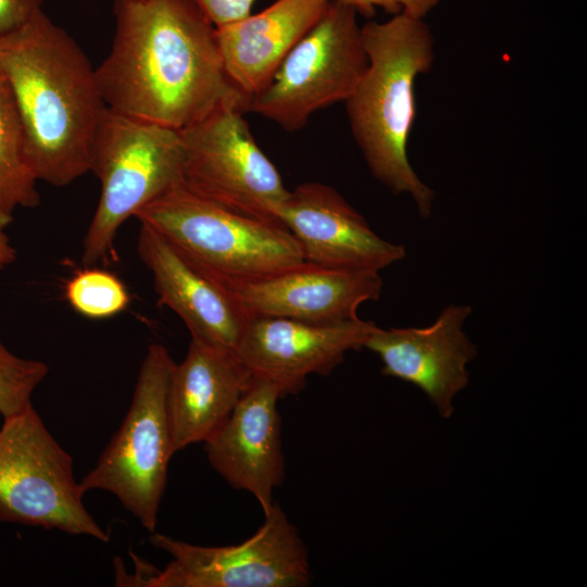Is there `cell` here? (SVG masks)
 <instances>
[{
	"instance_id": "26",
	"label": "cell",
	"mask_w": 587,
	"mask_h": 587,
	"mask_svg": "<svg viewBox=\"0 0 587 587\" xmlns=\"http://www.w3.org/2000/svg\"><path fill=\"white\" fill-rule=\"evenodd\" d=\"M12 221L11 217L7 216L0 209V222L7 226Z\"/></svg>"
},
{
	"instance_id": "6",
	"label": "cell",
	"mask_w": 587,
	"mask_h": 587,
	"mask_svg": "<svg viewBox=\"0 0 587 587\" xmlns=\"http://www.w3.org/2000/svg\"><path fill=\"white\" fill-rule=\"evenodd\" d=\"M174 363L163 345L148 347L120 428L79 480L85 494L100 489L114 495L150 533L155 532L174 454L167 409Z\"/></svg>"
},
{
	"instance_id": "16",
	"label": "cell",
	"mask_w": 587,
	"mask_h": 587,
	"mask_svg": "<svg viewBox=\"0 0 587 587\" xmlns=\"http://www.w3.org/2000/svg\"><path fill=\"white\" fill-rule=\"evenodd\" d=\"M230 290L251 316L327 324L359 317L363 303L379 299L383 280L378 272L304 263Z\"/></svg>"
},
{
	"instance_id": "20",
	"label": "cell",
	"mask_w": 587,
	"mask_h": 587,
	"mask_svg": "<svg viewBox=\"0 0 587 587\" xmlns=\"http://www.w3.org/2000/svg\"><path fill=\"white\" fill-rule=\"evenodd\" d=\"M65 298L79 314L93 320L114 316L129 303L124 283L113 273L85 266L74 274L65 285Z\"/></svg>"
},
{
	"instance_id": "27",
	"label": "cell",
	"mask_w": 587,
	"mask_h": 587,
	"mask_svg": "<svg viewBox=\"0 0 587 587\" xmlns=\"http://www.w3.org/2000/svg\"><path fill=\"white\" fill-rule=\"evenodd\" d=\"M5 78L0 67V88L5 85Z\"/></svg>"
},
{
	"instance_id": "19",
	"label": "cell",
	"mask_w": 587,
	"mask_h": 587,
	"mask_svg": "<svg viewBox=\"0 0 587 587\" xmlns=\"http://www.w3.org/2000/svg\"><path fill=\"white\" fill-rule=\"evenodd\" d=\"M38 182L25 151L23 126L5 83L0 88V209L12 218L18 208H36L40 203Z\"/></svg>"
},
{
	"instance_id": "25",
	"label": "cell",
	"mask_w": 587,
	"mask_h": 587,
	"mask_svg": "<svg viewBox=\"0 0 587 587\" xmlns=\"http://www.w3.org/2000/svg\"><path fill=\"white\" fill-rule=\"evenodd\" d=\"M4 227L0 222V270L11 264L16 257V251L4 233Z\"/></svg>"
},
{
	"instance_id": "2",
	"label": "cell",
	"mask_w": 587,
	"mask_h": 587,
	"mask_svg": "<svg viewBox=\"0 0 587 587\" xmlns=\"http://www.w3.org/2000/svg\"><path fill=\"white\" fill-rule=\"evenodd\" d=\"M0 67L37 179L62 187L89 172L93 136L107 105L77 42L40 10L0 37Z\"/></svg>"
},
{
	"instance_id": "15",
	"label": "cell",
	"mask_w": 587,
	"mask_h": 587,
	"mask_svg": "<svg viewBox=\"0 0 587 587\" xmlns=\"http://www.w3.org/2000/svg\"><path fill=\"white\" fill-rule=\"evenodd\" d=\"M137 251L152 275L159 305L175 312L192 339L236 352L251 315L230 288L145 224L140 225Z\"/></svg>"
},
{
	"instance_id": "22",
	"label": "cell",
	"mask_w": 587,
	"mask_h": 587,
	"mask_svg": "<svg viewBox=\"0 0 587 587\" xmlns=\"http://www.w3.org/2000/svg\"><path fill=\"white\" fill-rule=\"evenodd\" d=\"M351 7L358 14L372 17L377 8L385 12L397 15L404 13L412 17L424 18L440 0H338Z\"/></svg>"
},
{
	"instance_id": "4",
	"label": "cell",
	"mask_w": 587,
	"mask_h": 587,
	"mask_svg": "<svg viewBox=\"0 0 587 587\" xmlns=\"http://www.w3.org/2000/svg\"><path fill=\"white\" fill-rule=\"evenodd\" d=\"M228 288L304 264L279 222L236 212L179 184L134 215Z\"/></svg>"
},
{
	"instance_id": "17",
	"label": "cell",
	"mask_w": 587,
	"mask_h": 587,
	"mask_svg": "<svg viewBox=\"0 0 587 587\" xmlns=\"http://www.w3.org/2000/svg\"><path fill=\"white\" fill-rule=\"evenodd\" d=\"M252 380L235 351L191 338L184 360L174 363L170 377L167 409L174 453L208 440Z\"/></svg>"
},
{
	"instance_id": "12",
	"label": "cell",
	"mask_w": 587,
	"mask_h": 587,
	"mask_svg": "<svg viewBox=\"0 0 587 587\" xmlns=\"http://www.w3.org/2000/svg\"><path fill=\"white\" fill-rule=\"evenodd\" d=\"M275 217L296 238L309 264L379 273L405 257L402 245L379 237L336 189L322 183L289 190Z\"/></svg>"
},
{
	"instance_id": "13",
	"label": "cell",
	"mask_w": 587,
	"mask_h": 587,
	"mask_svg": "<svg viewBox=\"0 0 587 587\" xmlns=\"http://www.w3.org/2000/svg\"><path fill=\"white\" fill-rule=\"evenodd\" d=\"M467 304H449L425 327L375 326L364 348L382 361V373L421 389L439 414L453 413V399L469 384L466 365L477 348L464 332Z\"/></svg>"
},
{
	"instance_id": "10",
	"label": "cell",
	"mask_w": 587,
	"mask_h": 587,
	"mask_svg": "<svg viewBox=\"0 0 587 587\" xmlns=\"http://www.w3.org/2000/svg\"><path fill=\"white\" fill-rule=\"evenodd\" d=\"M240 107L226 104L178 130L183 185L236 212L278 222L288 196L283 178L257 143Z\"/></svg>"
},
{
	"instance_id": "7",
	"label": "cell",
	"mask_w": 587,
	"mask_h": 587,
	"mask_svg": "<svg viewBox=\"0 0 587 587\" xmlns=\"http://www.w3.org/2000/svg\"><path fill=\"white\" fill-rule=\"evenodd\" d=\"M72 457L47 429L33 404L0 427V522L102 542L109 534L86 509Z\"/></svg>"
},
{
	"instance_id": "23",
	"label": "cell",
	"mask_w": 587,
	"mask_h": 587,
	"mask_svg": "<svg viewBox=\"0 0 587 587\" xmlns=\"http://www.w3.org/2000/svg\"><path fill=\"white\" fill-rule=\"evenodd\" d=\"M204 14L217 28L251 14L255 0H196Z\"/></svg>"
},
{
	"instance_id": "21",
	"label": "cell",
	"mask_w": 587,
	"mask_h": 587,
	"mask_svg": "<svg viewBox=\"0 0 587 587\" xmlns=\"http://www.w3.org/2000/svg\"><path fill=\"white\" fill-rule=\"evenodd\" d=\"M48 373L45 362L14 354L0 339V415L9 417L29 407Z\"/></svg>"
},
{
	"instance_id": "11",
	"label": "cell",
	"mask_w": 587,
	"mask_h": 587,
	"mask_svg": "<svg viewBox=\"0 0 587 587\" xmlns=\"http://www.w3.org/2000/svg\"><path fill=\"white\" fill-rule=\"evenodd\" d=\"M375 326L360 317L319 324L251 316L236 354L253 377L271 382L284 397L299 392L311 374H330L347 352L364 348Z\"/></svg>"
},
{
	"instance_id": "14",
	"label": "cell",
	"mask_w": 587,
	"mask_h": 587,
	"mask_svg": "<svg viewBox=\"0 0 587 587\" xmlns=\"http://www.w3.org/2000/svg\"><path fill=\"white\" fill-rule=\"evenodd\" d=\"M279 398L274 384L253 377L229 416L203 442L212 467L233 488L250 492L264 514L284 480Z\"/></svg>"
},
{
	"instance_id": "1",
	"label": "cell",
	"mask_w": 587,
	"mask_h": 587,
	"mask_svg": "<svg viewBox=\"0 0 587 587\" xmlns=\"http://www.w3.org/2000/svg\"><path fill=\"white\" fill-rule=\"evenodd\" d=\"M114 16L111 50L95 68L107 108L176 130L222 105L249 109L196 0H115Z\"/></svg>"
},
{
	"instance_id": "24",
	"label": "cell",
	"mask_w": 587,
	"mask_h": 587,
	"mask_svg": "<svg viewBox=\"0 0 587 587\" xmlns=\"http://www.w3.org/2000/svg\"><path fill=\"white\" fill-rule=\"evenodd\" d=\"M42 0H0V37L26 24L41 9Z\"/></svg>"
},
{
	"instance_id": "3",
	"label": "cell",
	"mask_w": 587,
	"mask_h": 587,
	"mask_svg": "<svg viewBox=\"0 0 587 587\" xmlns=\"http://www.w3.org/2000/svg\"><path fill=\"white\" fill-rule=\"evenodd\" d=\"M369 64L345 101L352 136L373 176L395 195L413 199L421 217L435 192L410 164L408 143L416 117L414 84L433 67L435 39L423 18L404 13L361 26Z\"/></svg>"
},
{
	"instance_id": "18",
	"label": "cell",
	"mask_w": 587,
	"mask_h": 587,
	"mask_svg": "<svg viewBox=\"0 0 587 587\" xmlns=\"http://www.w3.org/2000/svg\"><path fill=\"white\" fill-rule=\"evenodd\" d=\"M330 0H276L257 14L216 28L227 74L249 99L272 79Z\"/></svg>"
},
{
	"instance_id": "8",
	"label": "cell",
	"mask_w": 587,
	"mask_h": 587,
	"mask_svg": "<svg viewBox=\"0 0 587 587\" xmlns=\"http://www.w3.org/2000/svg\"><path fill=\"white\" fill-rule=\"evenodd\" d=\"M357 16L351 7L330 0L270 83L250 98L248 110L295 132L316 111L345 102L369 64Z\"/></svg>"
},
{
	"instance_id": "5",
	"label": "cell",
	"mask_w": 587,
	"mask_h": 587,
	"mask_svg": "<svg viewBox=\"0 0 587 587\" xmlns=\"http://www.w3.org/2000/svg\"><path fill=\"white\" fill-rule=\"evenodd\" d=\"M183 159L178 130L105 109L90 150L89 171L101 192L83 242L85 266L116 260L120 227L183 183Z\"/></svg>"
},
{
	"instance_id": "9",
	"label": "cell",
	"mask_w": 587,
	"mask_h": 587,
	"mask_svg": "<svg viewBox=\"0 0 587 587\" xmlns=\"http://www.w3.org/2000/svg\"><path fill=\"white\" fill-rule=\"evenodd\" d=\"M261 527L235 546L205 547L152 533L149 540L172 560L159 571L137 565L130 586L304 587L311 570L307 547L282 508L274 503Z\"/></svg>"
}]
</instances>
